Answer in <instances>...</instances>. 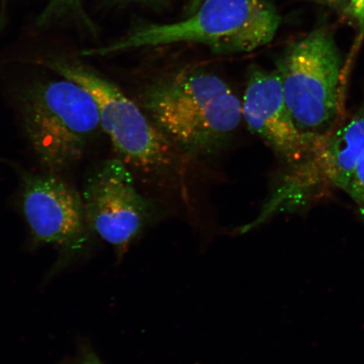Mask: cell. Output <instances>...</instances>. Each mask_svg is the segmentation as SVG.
Returning <instances> with one entry per match:
<instances>
[{"instance_id":"6da1fadb","label":"cell","mask_w":364,"mask_h":364,"mask_svg":"<svg viewBox=\"0 0 364 364\" xmlns=\"http://www.w3.org/2000/svg\"><path fill=\"white\" fill-rule=\"evenodd\" d=\"M140 106L173 144L194 154H215L242 121V105L220 76L184 70L144 88Z\"/></svg>"},{"instance_id":"7a4b0ae2","label":"cell","mask_w":364,"mask_h":364,"mask_svg":"<svg viewBox=\"0 0 364 364\" xmlns=\"http://www.w3.org/2000/svg\"><path fill=\"white\" fill-rule=\"evenodd\" d=\"M15 108L41 171L53 174L73 169L102 129L93 98L62 76L22 85L16 91Z\"/></svg>"},{"instance_id":"3957f363","label":"cell","mask_w":364,"mask_h":364,"mask_svg":"<svg viewBox=\"0 0 364 364\" xmlns=\"http://www.w3.org/2000/svg\"><path fill=\"white\" fill-rule=\"evenodd\" d=\"M280 21L268 0H202L184 20L141 27L106 47L84 51L83 55L106 56L186 43L203 44L217 53H249L271 43Z\"/></svg>"},{"instance_id":"277c9868","label":"cell","mask_w":364,"mask_h":364,"mask_svg":"<svg viewBox=\"0 0 364 364\" xmlns=\"http://www.w3.org/2000/svg\"><path fill=\"white\" fill-rule=\"evenodd\" d=\"M287 106L296 126L316 147L339 124L343 59L333 36L318 29L291 45L277 60Z\"/></svg>"},{"instance_id":"5b68a950","label":"cell","mask_w":364,"mask_h":364,"mask_svg":"<svg viewBox=\"0 0 364 364\" xmlns=\"http://www.w3.org/2000/svg\"><path fill=\"white\" fill-rule=\"evenodd\" d=\"M31 62L87 91L97 104L103 131L127 166L145 173H164L174 166L175 145L113 82L75 58L58 56Z\"/></svg>"},{"instance_id":"8992f818","label":"cell","mask_w":364,"mask_h":364,"mask_svg":"<svg viewBox=\"0 0 364 364\" xmlns=\"http://www.w3.org/2000/svg\"><path fill=\"white\" fill-rule=\"evenodd\" d=\"M364 156V102L339 124L316 151L287 166L256 220L241 232L252 230L279 213L302 211L332 191H344Z\"/></svg>"},{"instance_id":"52a82bcc","label":"cell","mask_w":364,"mask_h":364,"mask_svg":"<svg viewBox=\"0 0 364 364\" xmlns=\"http://www.w3.org/2000/svg\"><path fill=\"white\" fill-rule=\"evenodd\" d=\"M19 203L34 244L58 252L55 271L88 250L91 235L80 191L62 175L20 171Z\"/></svg>"},{"instance_id":"ba28073f","label":"cell","mask_w":364,"mask_h":364,"mask_svg":"<svg viewBox=\"0 0 364 364\" xmlns=\"http://www.w3.org/2000/svg\"><path fill=\"white\" fill-rule=\"evenodd\" d=\"M81 195L90 231L110 244L119 258L154 215L152 202L140 193L121 159H107L91 170Z\"/></svg>"},{"instance_id":"9c48e42d","label":"cell","mask_w":364,"mask_h":364,"mask_svg":"<svg viewBox=\"0 0 364 364\" xmlns=\"http://www.w3.org/2000/svg\"><path fill=\"white\" fill-rule=\"evenodd\" d=\"M241 105L249 129L260 136L286 166L301 162L320 148L309 142L296 126L276 70L250 68Z\"/></svg>"},{"instance_id":"30bf717a","label":"cell","mask_w":364,"mask_h":364,"mask_svg":"<svg viewBox=\"0 0 364 364\" xmlns=\"http://www.w3.org/2000/svg\"><path fill=\"white\" fill-rule=\"evenodd\" d=\"M65 17L77 18L90 26V22L84 11L82 0H49L38 18V25L43 26L51 24Z\"/></svg>"},{"instance_id":"8fae6325","label":"cell","mask_w":364,"mask_h":364,"mask_svg":"<svg viewBox=\"0 0 364 364\" xmlns=\"http://www.w3.org/2000/svg\"><path fill=\"white\" fill-rule=\"evenodd\" d=\"M343 192L347 193L356 205L359 215L364 220V156L355 168Z\"/></svg>"},{"instance_id":"7c38bea8","label":"cell","mask_w":364,"mask_h":364,"mask_svg":"<svg viewBox=\"0 0 364 364\" xmlns=\"http://www.w3.org/2000/svg\"><path fill=\"white\" fill-rule=\"evenodd\" d=\"M349 11L351 16L357 22L359 36L362 38L364 36V0H351Z\"/></svg>"},{"instance_id":"4fadbf2b","label":"cell","mask_w":364,"mask_h":364,"mask_svg":"<svg viewBox=\"0 0 364 364\" xmlns=\"http://www.w3.org/2000/svg\"><path fill=\"white\" fill-rule=\"evenodd\" d=\"M79 364H104L97 354L89 346L82 348L80 355Z\"/></svg>"},{"instance_id":"5bb4252c","label":"cell","mask_w":364,"mask_h":364,"mask_svg":"<svg viewBox=\"0 0 364 364\" xmlns=\"http://www.w3.org/2000/svg\"><path fill=\"white\" fill-rule=\"evenodd\" d=\"M316 1L326 4H334L339 3L341 0H316Z\"/></svg>"},{"instance_id":"9a60e30c","label":"cell","mask_w":364,"mask_h":364,"mask_svg":"<svg viewBox=\"0 0 364 364\" xmlns=\"http://www.w3.org/2000/svg\"><path fill=\"white\" fill-rule=\"evenodd\" d=\"M201 1L202 0H193L192 6H191V9H192L193 11L198 6V4L201 3Z\"/></svg>"},{"instance_id":"2e32d148","label":"cell","mask_w":364,"mask_h":364,"mask_svg":"<svg viewBox=\"0 0 364 364\" xmlns=\"http://www.w3.org/2000/svg\"><path fill=\"white\" fill-rule=\"evenodd\" d=\"M1 31H2V27L0 26V33H1Z\"/></svg>"},{"instance_id":"e0dca14e","label":"cell","mask_w":364,"mask_h":364,"mask_svg":"<svg viewBox=\"0 0 364 364\" xmlns=\"http://www.w3.org/2000/svg\"><path fill=\"white\" fill-rule=\"evenodd\" d=\"M141 1H144V0H141Z\"/></svg>"},{"instance_id":"ac0fdd59","label":"cell","mask_w":364,"mask_h":364,"mask_svg":"<svg viewBox=\"0 0 364 364\" xmlns=\"http://www.w3.org/2000/svg\"><path fill=\"white\" fill-rule=\"evenodd\" d=\"M4 1H6V0H4Z\"/></svg>"}]
</instances>
